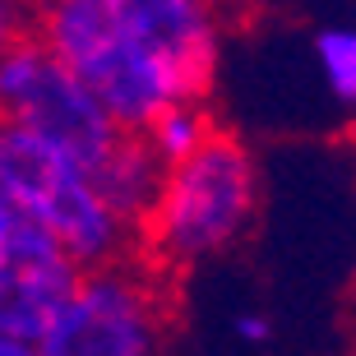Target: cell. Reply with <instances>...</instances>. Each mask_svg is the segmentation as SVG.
Segmentation results:
<instances>
[{
  "instance_id": "cell-14",
  "label": "cell",
  "mask_w": 356,
  "mask_h": 356,
  "mask_svg": "<svg viewBox=\"0 0 356 356\" xmlns=\"http://www.w3.org/2000/svg\"><path fill=\"white\" fill-rule=\"evenodd\" d=\"M14 218H19V209H10V204H5V199H0V245H5V236H10Z\"/></svg>"
},
{
  "instance_id": "cell-12",
  "label": "cell",
  "mask_w": 356,
  "mask_h": 356,
  "mask_svg": "<svg viewBox=\"0 0 356 356\" xmlns=\"http://www.w3.org/2000/svg\"><path fill=\"white\" fill-rule=\"evenodd\" d=\"M236 338L259 347V343L273 338V324H268V315H259V310H245V315H236Z\"/></svg>"
},
{
  "instance_id": "cell-11",
  "label": "cell",
  "mask_w": 356,
  "mask_h": 356,
  "mask_svg": "<svg viewBox=\"0 0 356 356\" xmlns=\"http://www.w3.org/2000/svg\"><path fill=\"white\" fill-rule=\"evenodd\" d=\"M19 42H24V10L0 0V60H5Z\"/></svg>"
},
{
  "instance_id": "cell-6",
  "label": "cell",
  "mask_w": 356,
  "mask_h": 356,
  "mask_svg": "<svg viewBox=\"0 0 356 356\" xmlns=\"http://www.w3.org/2000/svg\"><path fill=\"white\" fill-rule=\"evenodd\" d=\"M79 282L83 268L70 259L65 245L19 213L0 245V338L38 347Z\"/></svg>"
},
{
  "instance_id": "cell-9",
  "label": "cell",
  "mask_w": 356,
  "mask_h": 356,
  "mask_svg": "<svg viewBox=\"0 0 356 356\" xmlns=\"http://www.w3.org/2000/svg\"><path fill=\"white\" fill-rule=\"evenodd\" d=\"M148 148L162 158V167L172 172V167H181V162H190L199 153V148L213 139V125H209V116L199 111V106H190V102H181V106H167L153 125H148Z\"/></svg>"
},
{
  "instance_id": "cell-13",
  "label": "cell",
  "mask_w": 356,
  "mask_h": 356,
  "mask_svg": "<svg viewBox=\"0 0 356 356\" xmlns=\"http://www.w3.org/2000/svg\"><path fill=\"white\" fill-rule=\"evenodd\" d=\"M0 356H42L33 343H14V338H0Z\"/></svg>"
},
{
  "instance_id": "cell-2",
  "label": "cell",
  "mask_w": 356,
  "mask_h": 356,
  "mask_svg": "<svg viewBox=\"0 0 356 356\" xmlns=\"http://www.w3.org/2000/svg\"><path fill=\"white\" fill-rule=\"evenodd\" d=\"M0 199L51 232L83 273L116 268L130 254L134 227L102 199L97 181L19 125H0Z\"/></svg>"
},
{
  "instance_id": "cell-8",
  "label": "cell",
  "mask_w": 356,
  "mask_h": 356,
  "mask_svg": "<svg viewBox=\"0 0 356 356\" xmlns=\"http://www.w3.org/2000/svg\"><path fill=\"white\" fill-rule=\"evenodd\" d=\"M92 181H97L102 199L125 218V222L139 227L158 209L162 185H167V167H162V158L148 148L144 134H125L120 148L102 162V172L92 176Z\"/></svg>"
},
{
  "instance_id": "cell-7",
  "label": "cell",
  "mask_w": 356,
  "mask_h": 356,
  "mask_svg": "<svg viewBox=\"0 0 356 356\" xmlns=\"http://www.w3.org/2000/svg\"><path fill=\"white\" fill-rule=\"evenodd\" d=\"M130 19L172 74L181 102L199 106L218 70V19L199 0H130Z\"/></svg>"
},
{
  "instance_id": "cell-4",
  "label": "cell",
  "mask_w": 356,
  "mask_h": 356,
  "mask_svg": "<svg viewBox=\"0 0 356 356\" xmlns=\"http://www.w3.org/2000/svg\"><path fill=\"white\" fill-rule=\"evenodd\" d=\"M0 125L47 139L88 176L102 172V162L125 139V130L42 38H24L0 60Z\"/></svg>"
},
{
  "instance_id": "cell-5",
  "label": "cell",
  "mask_w": 356,
  "mask_h": 356,
  "mask_svg": "<svg viewBox=\"0 0 356 356\" xmlns=\"http://www.w3.org/2000/svg\"><path fill=\"white\" fill-rule=\"evenodd\" d=\"M42 356H162V301L144 273L116 264L83 273Z\"/></svg>"
},
{
  "instance_id": "cell-10",
  "label": "cell",
  "mask_w": 356,
  "mask_h": 356,
  "mask_svg": "<svg viewBox=\"0 0 356 356\" xmlns=\"http://www.w3.org/2000/svg\"><path fill=\"white\" fill-rule=\"evenodd\" d=\"M315 65L324 74V88L343 111H356V28L329 24L315 33Z\"/></svg>"
},
{
  "instance_id": "cell-1",
  "label": "cell",
  "mask_w": 356,
  "mask_h": 356,
  "mask_svg": "<svg viewBox=\"0 0 356 356\" xmlns=\"http://www.w3.org/2000/svg\"><path fill=\"white\" fill-rule=\"evenodd\" d=\"M38 38L125 134H148L167 106H181L172 74L134 28L130 0H56L38 14Z\"/></svg>"
},
{
  "instance_id": "cell-3",
  "label": "cell",
  "mask_w": 356,
  "mask_h": 356,
  "mask_svg": "<svg viewBox=\"0 0 356 356\" xmlns=\"http://www.w3.org/2000/svg\"><path fill=\"white\" fill-rule=\"evenodd\" d=\"M259 176L236 134L213 130L190 162L167 172L162 199L148 218V245L172 264H204L232 250L254 222Z\"/></svg>"
}]
</instances>
